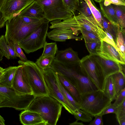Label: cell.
I'll use <instances>...</instances> for the list:
<instances>
[{
	"label": "cell",
	"mask_w": 125,
	"mask_h": 125,
	"mask_svg": "<svg viewBox=\"0 0 125 125\" xmlns=\"http://www.w3.org/2000/svg\"><path fill=\"white\" fill-rule=\"evenodd\" d=\"M51 68L64 76L78 90L80 94L98 90L87 76L80 62L64 63L54 59Z\"/></svg>",
	"instance_id": "6da1fadb"
},
{
	"label": "cell",
	"mask_w": 125,
	"mask_h": 125,
	"mask_svg": "<svg viewBox=\"0 0 125 125\" xmlns=\"http://www.w3.org/2000/svg\"><path fill=\"white\" fill-rule=\"evenodd\" d=\"M62 107L60 102L47 95L36 97L27 109L39 114L47 125H56Z\"/></svg>",
	"instance_id": "7a4b0ae2"
},
{
	"label": "cell",
	"mask_w": 125,
	"mask_h": 125,
	"mask_svg": "<svg viewBox=\"0 0 125 125\" xmlns=\"http://www.w3.org/2000/svg\"><path fill=\"white\" fill-rule=\"evenodd\" d=\"M45 19L36 23L28 24L22 21L17 15L8 20L5 24L6 30L4 35L6 43H18L36 29Z\"/></svg>",
	"instance_id": "3957f363"
},
{
	"label": "cell",
	"mask_w": 125,
	"mask_h": 125,
	"mask_svg": "<svg viewBox=\"0 0 125 125\" xmlns=\"http://www.w3.org/2000/svg\"><path fill=\"white\" fill-rule=\"evenodd\" d=\"M18 63L22 66V72L26 81L36 97L48 95L42 70L35 62L28 60H19Z\"/></svg>",
	"instance_id": "277c9868"
},
{
	"label": "cell",
	"mask_w": 125,
	"mask_h": 125,
	"mask_svg": "<svg viewBox=\"0 0 125 125\" xmlns=\"http://www.w3.org/2000/svg\"><path fill=\"white\" fill-rule=\"evenodd\" d=\"M81 98L79 104L80 108L89 113L94 117L100 114L112 101L103 91L99 90L81 94Z\"/></svg>",
	"instance_id": "5b68a950"
},
{
	"label": "cell",
	"mask_w": 125,
	"mask_h": 125,
	"mask_svg": "<svg viewBox=\"0 0 125 125\" xmlns=\"http://www.w3.org/2000/svg\"><path fill=\"white\" fill-rule=\"evenodd\" d=\"M0 95L5 99L0 108L12 107L18 110L27 109L36 98L33 94L21 95L12 87L0 85Z\"/></svg>",
	"instance_id": "8992f818"
},
{
	"label": "cell",
	"mask_w": 125,
	"mask_h": 125,
	"mask_svg": "<svg viewBox=\"0 0 125 125\" xmlns=\"http://www.w3.org/2000/svg\"><path fill=\"white\" fill-rule=\"evenodd\" d=\"M49 21L45 18L35 30L18 43L27 54L43 47L45 43Z\"/></svg>",
	"instance_id": "52a82bcc"
},
{
	"label": "cell",
	"mask_w": 125,
	"mask_h": 125,
	"mask_svg": "<svg viewBox=\"0 0 125 125\" xmlns=\"http://www.w3.org/2000/svg\"><path fill=\"white\" fill-rule=\"evenodd\" d=\"M42 6L45 18L49 21L63 20L74 16L64 5L62 0H36Z\"/></svg>",
	"instance_id": "ba28073f"
},
{
	"label": "cell",
	"mask_w": 125,
	"mask_h": 125,
	"mask_svg": "<svg viewBox=\"0 0 125 125\" xmlns=\"http://www.w3.org/2000/svg\"><path fill=\"white\" fill-rule=\"evenodd\" d=\"M42 71L48 95L60 102L66 110L73 115L75 109L67 101L59 88L55 72L51 68Z\"/></svg>",
	"instance_id": "9c48e42d"
},
{
	"label": "cell",
	"mask_w": 125,
	"mask_h": 125,
	"mask_svg": "<svg viewBox=\"0 0 125 125\" xmlns=\"http://www.w3.org/2000/svg\"><path fill=\"white\" fill-rule=\"evenodd\" d=\"M80 62L87 77L97 89L103 91L105 78L102 69L93 55L83 57Z\"/></svg>",
	"instance_id": "30bf717a"
},
{
	"label": "cell",
	"mask_w": 125,
	"mask_h": 125,
	"mask_svg": "<svg viewBox=\"0 0 125 125\" xmlns=\"http://www.w3.org/2000/svg\"><path fill=\"white\" fill-rule=\"evenodd\" d=\"M35 0H5L0 9L6 21L18 15Z\"/></svg>",
	"instance_id": "8fae6325"
},
{
	"label": "cell",
	"mask_w": 125,
	"mask_h": 125,
	"mask_svg": "<svg viewBox=\"0 0 125 125\" xmlns=\"http://www.w3.org/2000/svg\"><path fill=\"white\" fill-rule=\"evenodd\" d=\"M75 16L79 27L94 33L101 39L105 37L106 34L104 31L96 20L86 17L82 14Z\"/></svg>",
	"instance_id": "7c38bea8"
},
{
	"label": "cell",
	"mask_w": 125,
	"mask_h": 125,
	"mask_svg": "<svg viewBox=\"0 0 125 125\" xmlns=\"http://www.w3.org/2000/svg\"><path fill=\"white\" fill-rule=\"evenodd\" d=\"M48 32L47 36L50 39L55 41L64 42L67 40L74 39L76 41L82 40V36H78L80 32L73 30L54 28Z\"/></svg>",
	"instance_id": "4fadbf2b"
},
{
	"label": "cell",
	"mask_w": 125,
	"mask_h": 125,
	"mask_svg": "<svg viewBox=\"0 0 125 125\" xmlns=\"http://www.w3.org/2000/svg\"><path fill=\"white\" fill-rule=\"evenodd\" d=\"M101 42L100 47L97 51L96 55L119 63H125V59L115 48L102 39Z\"/></svg>",
	"instance_id": "5bb4252c"
},
{
	"label": "cell",
	"mask_w": 125,
	"mask_h": 125,
	"mask_svg": "<svg viewBox=\"0 0 125 125\" xmlns=\"http://www.w3.org/2000/svg\"><path fill=\"white\" fill-rule=\"evenodd\" d=\"M22 66L19 65L16 72L12 87L21 95L33 94L23 74Z\"/></svg>",
	"instance_id": "9a60e30c"
},
{
	"label": "cell",
	"mask_w": 125,
	"mask_h": 125,
	"mask_svg": "<svg viewBox=\"0 0 125 125\" xmlns=\"http://www.w3.org/2000/svg\"><path fill=\"white\" fill-rule=\"evenodd\" d=\"M99 65L105 78L117 72L121 71L120 63L106 59L97 55H93Z\"/></svg>",
	"instance_id": "2e32d148"
},
{
	"label": "cell",
	"mask_w": 125,
	"mask_h": 125,
	"mask_svg": "<svg viewBox=\"0 0 125 125\" xmlns=\"http://www.w3.org/2000/svg\"><path fill=\"white\" fill-rule=\"evenodd\" d=\"M20 120L24 125H47L40 114L28 109L24 110L19 115Z\"/></svg>",
	"instance_id": "e0dca14e"
},
{
	"label": "cell",
	"mask_w": 125,
	"mask_h": 125,
	"mask_svg": "<svg viewBox=\"0 0 125 125\" xmlns=\"http://www.w3.org/2000/svg\"><path fill=\"white\" fill-rule=\"evenodd\" d=\"M54 59L63 63H69L80 62L77 52L70 47L63 50H58Z\"/></svg>",
	"instance_id": "ac0fdd59"
},
{
	"label": "cell",
	"mask_w": 125,
	"mask_h": 125,
	"mask_svg": "<svg viewBox=\"0 0 125 125\" xmlns=\"http://www.w3.org/2000/svg\"><path fill=\"white\" fill-rule=\"evenodd\" d=\"M18 15L40 19L45 18L42 7L36 0H35Z\"/></svg>",
	"instance_id": "d6986e66"
},
{
	"label": "cell",
	"mask_w": 125,
	"mask_h": 125,
	"mask_svg": "<svg viewBox=\"0 0 125 125\" xmlns=\"http://www.w3.org/2000/svg\"><path fill=\"white\" fill-rule=\"evenodd\" d=\"M55 73L57 78L61 84L79 105L81 101V94L78 91L63 75L59 73Z\"/></svg>",
	"instance_id": "ffe728a7"
},
{
	"label": "cell",
	"mask_w": 125,
	"mask_h": 125,
	"mask_svg": "<svg viewBox=\"0 0 125 125\" xmlns=\"http://www.w3.org/2000/svg\"><path fill=\"white\" fill-rule=\"evenodd\" d=\"M50 23L51 25L50 28L51 29L54 28H62L80 31L79 26L76 19L75 16L71 18L62 21L60 20L53 21Z\"/></svg>",
	"instance_id": "44dd1931"
},
{
	"label": "cell",
	"mask_w": 125,
	"mask_h": 125,
	"mask_svg": "<svg viewBox=\"0 0 125 125\" xmlns=\"http://www.w3.org/2000/svg\"><path fill=\"white\" fill-rule=\"evenodd\" d=\"M18 66H10L4 69V72L0 77V85L12 87L15 74Z\"/></svg>",
	"instance_id": "7402d4cb"
},
{
	"label": "cell",
	"mask_w": 125,
	"mask_h": 125,
	"mask_svg": "<svg viewBox=\"0 0 125 125\" xmlns=\"http://www.w3.org/2000/svg\"><path fill=\"white\" fill-rule=\"evenodd\" d=\"M99 3L101 14L104 17L112 24L119 27L115 11L112 4L105 6L103 4V1Z\"/></svg>",
	"instance_id": "603a6c76"
},
{
	"label": "cell",
	"mask_w": 125,
	"mask_h": 125,
	"mask_svg": "<svg viewBox=\"0 0 125 125\" xmlns=\"http://www.w3.org/2000/svg\"><path fill=\"white\" fill-rule=\"evenodd\" d=\"M103 91L105 95L112 101L115 99L116 92L111 75L105 78Z\"/></svg>",
	"instance_id": "cb8c5ba5"
},
{
	"label": "cell",
	"mask_w": 125,
	"mask_h": 125,
	"mask_svg": "<svg viewBox=\"0 0 125 125\" xmlns=\"http://www.w3.org/2000/svg\"><path fill=\"white\" fill-rule=\"evenodd\" d=\"M111 75L113 80L116 96L125 88V75L120 71Z\"/></svg>",
	"instance_id": "d4e9b609"
},
{
	"label": "cell",
	"mask_w": 125,
	"mask_h": 125,
	"mask_svg": "<svg viewBox=\"0 0 125 125\" xmlns=\"http://www.w3.org/2000/svg\"><path fill=\"white\" fill-rule=\"evenodd\" d=\"M0 49L4 56L8 59L17 58V56L14 50L6 43L5 36L3 35L0 37Z\"/></svg>",
	"instance_id": "484cf974"
},
{
	"label": "cell",
	"mask_w": 125,
	"mask_h": 125,
	"mask_svg": "<svg viewBox=\"0 0 125 125\" xmlns=\"http://www.w3.org/2000/svg\"><path fill=\"white\" fill-rule=\"evenodd\" d=\"M125 30L119 26L118 27L116 45L118 51L125 59Z\"/></svg>",
	"instance_id": "4316f807"
},
{
	"label": "cell",
	"mask_w": 125,
	"mask_h": 125,
	"mask_svg": "<svg viewBox=\"0 0 125 125\" xmlns=\"http://www.w3.org/2000/svg\"><path fill=\"white\" fill-rule=\"evenodd\" d=\"M102 16L103 21L102 26L104 31H107L111 35L116 43L117 30L118 26H115L111 23L104 17L102 14Z\"/></svg>",
	"instance_id": "83f0119b"
},
{
	"label": "cell",
	"mask_w": 125,
	"mask_h": 125,
	"mask_svg": "<svg viewBox=\"0 0 125 125\" xmlns=\"http://www.w3.org/2000/svg\"><path fill=\"white\" fill-rule=\"evenodd\" d=\"M115 10L116 16L120 28L125 29V6L112 4Z\"/></svg>",
	"instance_id": "f1b7e54d"
},
{
	"label": "cell",
	"mask_w": 125,
	"mask_h": 125,
	"mask_svg": "<svg viewBox=\"0 0 125 125\" xmlns=\"http://www.w3.org/2000/svg\"><path fill=\"white\" fill-rule=\"evenodd\" d=\"M43 48V52L40 57H43L48 56H52L54 57L56 52L58 50L56 42L48 43L46 42Z\"/></svg>",
	"instance_id": "f546056e"
},
{
	"label": "cell",
	"mask_w": 125,
	"mask_h": 125,
	"mask_svg": "<svg viewBox=\"0 0 125 125\" xmlns=\"http://www.w3.org/2000/svg\"><path fill=\"white\" fill-rule=\"evenodd\" d=\"M73 115L76 120L85 122H90L94 117L89 113L80 108L76 109Z\"/></svg>",
	"instance_id": "4dcf8cb0"
},
{
	"label": "cell",
	"mask_w": 125,
	"mask_h": 125,
	"mask_svg": "<svg viewBox=\"0 0 125 125\" xmlns=\"http://www.w3.org/2000/svg\"><path fill=\"white\" fill-rule=\"evenodd\" d=\"M86 2L90 9L95 19L101 27L103 29L102 14L95 6L93 4L92 0H83Z\"/></svg>",
	"instance_id": "1f68e13d"
},
{
	"label": "cell",
	"mask_w": 125,
	"mask_h": 125,
	"mask_svg": "<svg viewBox=\"0 0 125 125\" xmlns=\"http://www.w3.org/2000/svg\"><path fill=\"white\" fill-rule=\"evenodd\" d=\"M52 56H48L43 57H40L37 59L35 63L42 70L51 68V65L54 59Z\"/></svg>",
	"instance_id": "d6a6232c"
},
{
	"label": "cell",
	"mask_w": 125,
	"mask_h": 125,
	"mask_svg": "<svg viewBox=\"0 0 125 125\" xmlns=\"http://www.w3.org/2000/svg\"><path fill=\"white\" fill-rule=\"evenodd\" d=\"M77 11L80 14L96 20L87 3L83 0H79V5Z\"/></svg>",
	"instance_id": "836d02e7"
},
{
	"label": "cell",
	"mask_w": 125,
	"mask_h": 125,
	"mask_svg": "<svg viewBox=\"0 0 125 125\" xmlns=\"http://www.w3.org/2000/svg\"><path fill=\"white\" fill-rule=\"evenodd\" d=\"M79 29L85 42L101 41V39L94 33L87 31L80 27Z\"/></svg>",
	"instance_id": "e575fe53"
},
{
	"label": "cell",
	"mask_w": 125,
	"mask_h": 125,
	"mask_svg": "<svg viewBox=\"0 0 125 125\" xmlns=\"http://www.w3.org/2000/svg\"><path fill=\"white\" fill-rule=\"evenodd\" d=\"M58 86L64 97L68 102L75 109L80 108L78 104L75 101L73 97L64 89L60 83L57 78Z\"/></svg>",
	"instance_id": "d590c367"
},
{
	"label": "cell",
	"mask_w": 125,
	"mask_h": 125,
	"mask_svg": "<svg viewBox=\"0 0 125 125\" xmlns=\"http://www.w3.org/2000/svg\"><path fill=\"white\" fill-rule=\"evenodd\" d=\"M66 8L75 16L79 5V0H62Z\"/></svg>",
	"instance_id": "8d00e7d4"
},
{
	"label": "cell",
	"mask_w": 125,
	"mask_h": 125,
	"mask_svg": "<svg viewBox=\"0 0 125 125\" xmlns=\"http://www.w3.org/2000/svg\"><path fill=\"white\" fill-rule=\"evenodd\" d=\"M8 45L12 47L17 57L20 58V60L23 62H25L28 61V60L21 48L17 42L10 43H9Z\"/></svg>",
	"instance_id": "74e56055"
},
{
	"label": "cell",
	"mask_w": 125,
	"mask_h": 125,
	"mask_svg": "<svg viewBox=\"0 0 125 125\" xmlns=\"http://www.w3.org/2000/svg\"><path fill=\"white\" fill-rule=\"evenodd\" d=\"M86 48L91 55H97L96 51L101 45V41L85 42Z\"/></svg>",
	"instance_id": "f35d334b"
},
{
	"label": "cell",
	"mask_w": 125,
	"mask_h": 125,
	"mask_svg": "<svg viewBox=\"0 0 125 125\" xmlns=\"http://www.w3.org/2000/svg\"><path fill=\"white\" fill-rule=\"evenodd\" d=\"M125 88L122 90L117 96L115 101L113 103L114 105L116 107H117L120 105L125 100Z\"/></svg>",
	"instance_id": "ab89813d"
},
{
	"label": "cell",
	"mask_w": 125,
	"mask_h": 125,
	"mask_svg": "<svg viewBox=\"0 0 125 125\" xmlns=\"http://www.w3.org/2000/svg\"><path fill=\"white\" fill-rule=\"evenodd\" d=\"M115 114L116 119L125 116V100L117 107Z\"/></svg>",
	"instance_id": "60d3db41"
},
{
	"label": "cell",
	"mask_w": 125,
	"mask_h": 125,
	"mask_svg": "<svg viewBox=\"0 0 125 125\" xmlns=\"http://www.w3.org/2000/svg\"><path fill=\"white\" fill-rule=\"evenodd\" d=\"M104 31L106 36L103 39H102L104 41L112 45L119 52L117 47L116 43L115 42L112 36L107 31Z\"/></svg>",
	"instance_id": "b9f144b4"
},
{
	"label": "cell",
	"mask_w": 125,
	"mask_h": 125,
	"mask_svg": "<svg viewBox=\"0 0 125 125\" xmlns=\"http://www.w3.org/2000/svg\"><path fill=\"white\" fill-rule=\"evenodd\" d=\"M117 107L115 106L113 103H111L104 109L100 114L102 116L111 113L115 114L116 111Z\"/></svg>",
	"instance_id": "7bdbcfd3"
},
{
	"label": "cell",
	"mask_w": 125,
	"mask_h": 125,
	"mask_svg": "<svg viewBox=\"0 0 125 125\" xmlns=\"http://www.w3.org/2000/svg\"><path fill=\"white\" fill-rule=\"evenodd\" d=\"M104 5L106 6L111 4L125 6V1L123 0H103Z\"/></svg>",
	"instance_id": "ee69618b"
},
{
	"label": "cell",
	"mask_w": 125,
	"mask_h": 125,
	"mask_svg": "<svg viewBox=\"0 0 125 125\" xmlns=\"http://www.w3.org/2000/svg\"><path fill=\"white\" fill-rule=\"evenodd\" d=\"M19 17L22 21L28 24L36 23L42 19L24 16H19Z\"/></svg>",
	"instance_id": "f6af8a7d"
},
{
	"label": "cell",
	"mask_w": 125,
	"mask_h": 125,
	"mask_svg": "<svg viewBox=\"0 0 125 125\" xmlns=\"http://www.w3.org/2000/svg\"><path fill=\"white\" fill-rule=\"evenodd\" d=\"M102 116L100 114L96 115L94 117V119L91 121L89 125H103V122Z\"/></svg>",
	"instance_id": "bcb514c9"
},
{
	"label": "cell",
	"mask_w": 125,
	"mask_h": 125,
	"mask_svg": "<svg viewBox=\"0 0 125 125\" xmlns=\"http://www.w3.org/2000/svg\"><path fill=\"white\" fill-rule=\"evenodd\" d=\"M6 21L3 17L2 13L0 10V28L4 26Z\"/></svg>",
	"instance_id": "7dc6e473"
},
{
	"label": "cell",
	"mask_w": 125,
	"mask_h": 125,
	"mask_svg": "<svg viewBox=\"0 0 125 125\" xmlns=\"http://www.w3.org/2000/svg\"><path fill=\"white\" fill-rule=\"evenodd\" d=\"M117 120L120 125H125V116L120 118Z\"/></svg>",
	"instance_id": "c3c4849f"
},
{
	"label": "cell",
	"mask_w": 125,
	"mask_h": 125,
	"mask_svg": "<svg viewBox=\"0 0 125 125\" xmlns=\"http://www.w3.org/2000/svg\"><path fill=\"white\" fill-rule=\"evenodd\" d=\"M70 125H84V124L82 122H78L76 120L73 122L69 124Z\"/></svg>",
	"instance_id": "681fc988"
},
{
	"label": "cell",
	"mask_w": 125,
	"mask_h": 125,
	"mask_svg": "<svg viewBox=\"0 0 125 125\" xmlns=\"http://www.w3.org/2000/svg\"><path fill=\"white\" fill-rule=\"evenodd\" d=\"M0 123L2 125H5L4 118L0 115Z\"/></svg>",
	"instance_id": "f907efd6"
},
{
	"label": "cell",
	"mask_w": 125,
	"mask_h": 125,
	"mask_svg": "<svg viewBox=\"0 0 125 125\" xmlns=\"http://www.w3.org/2000/svg\"><path fill=\"white\" fill-rule=\"evenodd\" d=\"M4 55L0 49V61H1L3 59V57Z\"/></svg>",
	"instance_id": "816d5d0a"
},
{
	"label": "cell",
	"mask_w": 125,
	"mask_h": 125,
	"mask_svg": "<svg viewBox=\"0 0 125 125\" xmlns=\"http://www.w3.org/2000/svg\"><path fill=\"white\" fill-rule=\"evenodd\" d=\"M5 99L2 96L0 95V105L1 103Z\"/></svg>",
	"instance_id": "f5cc1de1"
},
{
	"label": "cell",
	"mask_w": 125,
	"mask_h": 125,
	"mask_svg": "<svg viewBox=\"0 0 125 125\" xmlns=\"http://www.w3.org/2000/svg\"><path fill=\"white\" fill-rule=\"evenodd\" d=\"M5 0H0V9L2 6Z\"/></svg>",
	"instance_id": "db71d44e"
},
{
	"label": "cell",
	"mask_w": 125,
	"mask_h": 125,
	"mask_svg": "<svg viewBox=\"0 0 125 125\" xmlns=\"http://www.w3.org/2000/svg\"><path fill=\"white\" fill-rule=\"evenodd\" d=\"M95 1L98 3H100L101 2L103 1V0H94Z\"/></svg>",
	"instance_id": "11a10c76"
},
{
	"label": "cell",
	"mask_w": 125,
	"mask_h": 125,
	"mask_svg": "<svg viewBox=\"0 0 125 125\" xmlns=\"http://www.w3.org/2000/svg\"><path fill=\"white\" fill-rule=\"evenodd\" d=\"M4 70L0 71V77L3 73Z\"/></svg>",
	"instance_id": "9f6ffc18"
},
{
	"label": "cell",
	"mask_w": 125,
	"mask_h": 125,
	"mask_svg": "<svg viewBox=\"0 0 125 125\" xmlns=\"http://www.w3.org/2000/svg\"><path fill=\"white\" fill-rule=\"evenodd\" d=\"M5 69L0 66V71L4 70Z\"/></svg>",
	"instance_id": "6f0895ef"
},
{
	"label": "cell",
	"mask_w": 125,
	"mask_h": 125,
	"mask_svg": "<svg viewBox=\"0 0 125 125\" xmlns=\"http://www.w3.org/2000/svg\"><path fill=\"white\" fill-rule=\"evenodd\" d=\"M0 125H2V124H1L0 123Z\"/></svg>",
	"instance_id": "680465c9"
},
{
	"label": "cell",
	"mask_w": 125,
	"mask_h": 125,
	"mask_svg": "<svg viewBox=\"0 0 125 125\" xmlns=\"http://www.w3.org/2000/svg\"><path fill=\"white\" fill-rule=\"evenodd\" d=\"M124 0V1H125V0Z\"/></svg>",
	"instance_id": "91938a15"
}]
</instances>
